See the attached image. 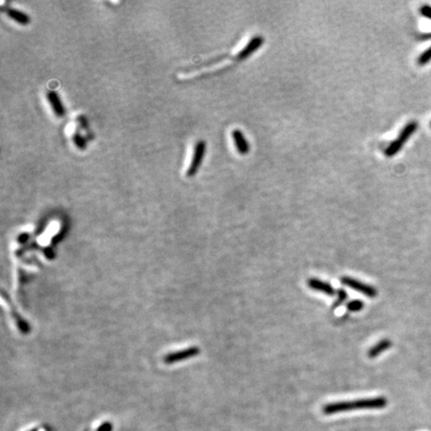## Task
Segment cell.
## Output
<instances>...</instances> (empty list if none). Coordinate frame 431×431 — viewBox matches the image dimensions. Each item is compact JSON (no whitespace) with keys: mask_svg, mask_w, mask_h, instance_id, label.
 <instances>
[{"mask_svg":"<svg viewBox=\"0 0 431 431\" xmlns=\"http://www.w3.org/2000/svg\"><path fill=\"white\" fill-rule=\"evenodd\" d=\"M388 401L383 396L371 399H363L352 401H338L323 405L322 412L325 415H333L340 412L366 409H383L386 407Z\"/></svg>","mask_w":431,"mask_h":431,"instance_id":"6da1fadb","label":"cell"},{"mask_svg":"<svg viewBox=\"0 0 431 431\" xmlns=\"http://www.w3.org/2000/svg\"><path fill=\"white\" fill-rule=\"evenodd\" d=\"M418 124L415 121H411L408 124L405 125V127L402 129L401 133L399 134V138L396 140H394L385 150V155L387 157H393L394 155L398 154L401 148L403 147V145L405 144L406 141H408L409 138L411 137V135L415 133L417 130Z\"/></svg>","mask_w":431,"mask_h":431,"instance_id":"7a4b0ae2","label":"cell"},{"mask_svg":"<svg viewBox=\"0 0 431 431\" xmlns=\"http://www.w3.org/2000/svg\"><path fill=\"white\" fill-rule=\"evenodd\" d=\"M206 142L205 141H198L195 148H194V153H193V157L191 160V163H190V166L188 168L187 171V176L188 177H194L197 172L199 171L204 157H205V153H206Z\"/></svg>","mask_w":431,"mask_h":431,"instance_id":"3957f363","label":"cell"},{"mask_svg":"<svg viewBox=\"0 0 431 431\" xmlns=\"http://www.w3.org/2000/svg\"><path fill=\"white\" fill-rule=\"evenodd\" d=\"M340 282H341L342 285L347 286V287H351V288H352V289H354L356 291L361 292V294L367 296V298L374 299V298L377 297L378 291L372 286L367 285L365 283H361V282H359V281H357L355 279L350 278V277H342L340 279Z\"/></svg>","mask_w":431,"mask_h":431,"instance_id":"277c9868","label":"cell"},{"mask_svg":"<svg viewBox=\"0 0 431 431\" xmlns=\"http://www.w3.org/2000/svg\"><path fill=\"white\" fill-rule=\"evenodd\" d=\"M264 42H265V39L261 36H255V37L252 38V40L245 46V48L237 55V60L242 61V60L247 59L254 52H255V51L263 45Z\"/></svg>","mask_w":431,"mask_h":431,"instance_id":"5b68a950","label":"cell"},{"mask_svg":"<svg viewBox=\"0 0 431 431\" xmlns=\"http://www.w3.org/2000/svg\"><path fill=\"white\" fill-rule=\"evenodd\" d=\"M307 286H308L309 288H312V289L317 290V291H319V292H322V294H324L326 296L333 297L335 294V290L334 287L331 284L325 283V282L320 281V280L316 279V278L308 279L307 280Z\"/></svg>","mask_w":431,"mask_h":431,"instance_id":"8992f818","label":"cell"},{"mask_svg":"<svg viewBox=\"0 0 431 431\" xmlns=\"http://www.w3.org/2000/svg\"><path fill=\"white\" fill-rule=\"evenodd\" d=\"M46 97L50 103V106H51V108H52L54 114L57 117H63L65 115V108L62 104V101H61L59 95L54 91H49V92H47Z\"/></svg>","mask_w":431,"mask_h":431,"instance_id":"52a82bcc","label":"cell"},{"mask_svg":"<svg viewBox=\"0 0 431 431\" xmlns=\"http://www.w3.org/2000/svg\"><path fill=\"white\" fill-rule=\"evenodd\" d=\"M232 136H233V139H234V142H235L238 152L240 155H247L250 152V145H249L248 141L246 140L243 132L239 131V130H234L232 133Z\"/></svg>","mask_w":431,"mask_h":431,"instance_id":"ba28073f","label":"cell"},{"mask_svg":"<svg viewBox=\"0 0 431 431\" xmlns=\"http://www.w3.org/2000/svg\"><path fill=\"white\" fill-rule=\"evenodd\" d=\"M200 352V350L198 348H191L183 351V352H177V353H173L167 355L165 357V363L167 364H171V363H175V361H179L182 360L183 358H189L191 356H195Z\"/></svg>","mask_w":431,"mask_h":431,"instance_id":"9c48e42d","label":"cell"},{"mask_svg":"<svg viewBox=\"0 0 431 431\" xmlns=\"http://www.w3.org/2000/svg\"><path fill=\"white\" fill-rule=\"evenodd\" d=\"M391 346H392V342L389 339H387V338L382 339L381 341H378L376 344H374V346L368 351L367 355L369 358H375L379 354H382L383 352L387 351L389 348H391Z\"/></svg>","mask_w":431,"mask_h":431,"instance_id":"30bf717a","label":"cell"},{"mask_svg":"<svg viewBox=\"0 0 431 431\" xmlns=\"http://www.w3.org/2000/svg\"><path fill=\"white\" fill-rule=\"evenodd\" d=\"M7 15L10 17L12 20H14L17 23H19L20 25H27L30 22L29 15L20 11V10L9 8L7 10Z\"/></svg>","mask_w":431,"mask_h":431,"instance_id":"8fae6325","label":"cell"},{"mask_svg":"<svg viewBox=\"0 0 431 431\" xmlns=\"http://www.w3.org/2000/svg\"><path fill=\"white\" fill-rule=\"evenodd\" d=\"M364 307H365V303H364V302H363V301H359V300L351 301V302H350V303L347 304V308L350 310V312H353V313H355V312H360V310L363 309Z\"/></svg>","mask_w":431,"mask_h":431,"instance_id":"7c38bea8","label":"cell"},{"mask_svg":"<svg viewBox=\"0 0 431 431\" xmlns=\"http://www.w3.org/2000/svg\"><path fill=\"white\" fill-rule=\"evenodd\" d=\"M72 140H73L74 145H75L79 150H85L86 147H87V144H86V140L84 139V138H83L80 134H78V133H75V134L73 135Z\"/></svg>","mask_w":431,"mask_h":431,"instance_id":"4fadbf2b","label":"cell"},{"mask_svg":"<svg viewBox=\"0 0 431 431\" xmlns=\"http://www.w3.org/2000/svg\"><path fill=\"white\" fill-rule=\"evenodd\" d=\"M336 297H337V299L335 302V305H334L335 307H338L340 304H342L344 302L347 301L348 292L344 289H342V288H339V289L336 290Z\"/></svg>","mask_w":431,"mask_h":431,"instance_id":"5bb4252c","label":"cell"},{"mask_svg":"<svg viewBox=\"0 0 431 431\" xmlns=\"http://www.w3.org/2000/svg\"><path fill=\"white\" fill-rule=\"evenodd\" d=\"M430 60H431V46L427 50H425L424 52L419 56L417 62L420 66H423V65L427 64Z\"/></svg>","mask_w":431,"mask_h":431,"instance_id":"9a60e30c","label":"cell"},{"mask_svg":"<svg viewBox=\"0 0 431 431\" xmlns=\"http://www.w3.org/2000/svg\"><path fill=\"white\" fill-rule=\"evenodd\" d=\"M112 425L110 422H101L97 426L93 427L91 431H111Z\"/></svg>","mask_w":431,"mask_h":431,"instance_id":"2e32d148","label":"cell"},{"mask_svg":"<svg viewBox=\"0 0 431 431\" xmlns=\"http://www.w3.org/2000/svg\"><path fill=\"white\" fill-rule=\"evenodd\" d=\"M420 13L422 16L426 17V18L431 20V6L429 5H423L420 7Z\"/></svg>","mask_w":431,"mask_h":431,"instance_id":"e0dca14e","label":"cell"},{"mask_svg":"<svg viewBox=\"0 0 431 431\" xmlns=\"http://www.w3.org/2000/svg\"><path fill=\"white\" fill-rule=\"evenodd\" d=\"M28 431H45V430H44V429H41V428H34V429L28 430Z\"/></svg>","mask_w":431,"mask_h":431,"instance_id":"ac0fdd59","label":"cell"}]
</instances>
